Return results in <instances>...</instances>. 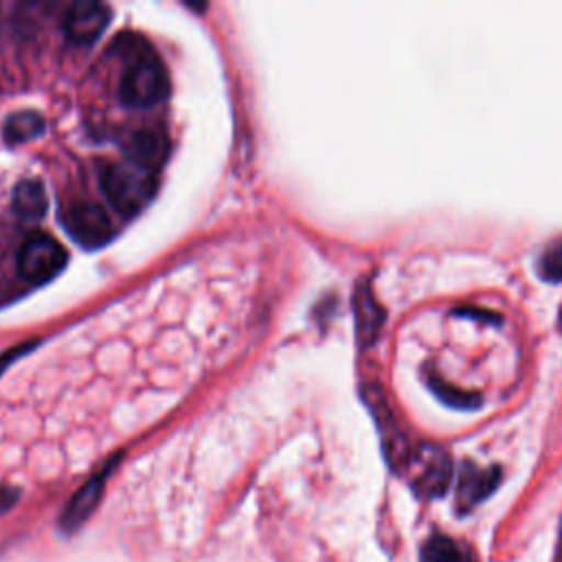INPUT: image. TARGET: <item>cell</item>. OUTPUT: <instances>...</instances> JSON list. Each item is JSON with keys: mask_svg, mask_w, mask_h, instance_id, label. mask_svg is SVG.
Listing matches in <instances>:
<instances>
[{"mask_svg": "<svg viewBox=\"0 0 562 562\" xmlns=\"http://www.w3.org/2000/svg\"><path fill=\"white\" fill-rule=\"evenodd\" d=\"M498 479H501V468L498 465L479 468V465L465 461L461 465V472H459L461 507H470V505L479 503L481 498H485L496 487Z\"/></svg>", "mask_w": 562, "mask_h": 562, "instance_id": "cell-9", "label": "cell"}, {"mask_svg": "<svg viewBox=\"0 0 562 562\" xmlns=\"http://www.w3.org/2000/svg\"><path fill=\"white\" fill-rule=\"evenodd\" d=\"M11 204H13V211L24 220L44 217L48 202H46V191H44L42 182L33 180V178L18 182L13 189Z\"/></svg>", "mask_w": 562, "mask_h": 562, "instance_id": "cell-11", "label": "cell"}, {"mask_svg": "<svg viewBox=\"0 0 562 562\" xmlns=\"http://www.w3.org/2000/svg\"><path fill=\"white\" fill-rule=\"evenodd\" d=\"M156 187V169L132 158L110 162L101 171V189L108 202L123 215L143 211L154 198Z\"/></svg>", "mask_w": 562, "mask_h": 562, "instance_id": "cell-2", "label": "cell"}, {"mask_svg": "<svg viewBox=\"0 0 562 562\" xmlns=\"http://www.w3.org/2000/svg\"><path fill=\"white\" fill-rule=\"evenodd\" d=\"M59 220L66 233L86 248L105 246L114 235V226L108 213L92 202L70 204L66 211H61Z\"/></svg>", "mask_w": 562, "mask_h": 562, "instance_id": "cell-4", "label": "cell"}, {"mask_svg": "<svg viewBox=\"0 0 562 562\" xmlns=\"http://www.w3.org/2000/svg\"><path fill=\"white\" fill-rule=\"evenodd\" d=\"M408 465H413V485L419 494L439 496L446 492L452 474V463L441 446H419L417 452H411Z\"/></svg>", "mask_w": 562, "mask_h": 562, "instance_id": "cell-5", "label": "cell"}, {"mask_svg": "<svg viewBox=\"0 0 562 562\" xmlns=\"http://www.w3.org/2000/svg\"><path fill=\"white\" fill-rule=\"evenodd\" d=\"M538 268L547 279H562V239L549 244L538 257Z\"/></svg>", "mask_w": 562, "mask_h": 562, "instance_id": "cell-15", "label": "cell"}, {"mask_svg": "<svg viewBox=\"0 0 562 562\" xmlns=\"http://www.w3.org/2000/svg\"><path fill=\"white\" fill-rule=\"evenodd\" d=\"M116 465V459L114 461H108L97 474H92L75 494L72 498L68 501L66 509L61 512L59 516V525L64 527V531H75L79 529L88 518L90 514L97 509L99 501H101V494H103V487H105V481L112 472V468Z\"/></svg>", "mask_w": 562, "mask_h": 562, "instance_id": "cell-7", "label": "cell"}, {"mask_svg": "<svg viewBox=\"0 0 562 562\" xmlns=\"http://www.w3.org/2000/svg\"><path fill=\"white\" fill-rule=\"evenodd\" d=\"M114 50L125 59V72L119 83V97L125 105L149 108L167 97V72L158 55L138 35L123 33Z\"/></svg>", "mask_w": 562, "mask_h": 562, "instance_id": "cell-1", "label": "cell"}, {"mask_svg": "<svg viewBox=\"0 0 562 562\" xmlns=\"http://www.w3.org/2000/svg\"><path fill=\"white\" fill-rule=\"evenodd\" d=\"M110 22V9L101 2L79 0L72 2L64 15V31L77 44L94 42Z\"/></svg>", "mask_w": 562, "mask_h": 562, "instance_id": "cell-8", "label": "cell"}, {"mask_svg": "<svg viewBox=\"0 0 562 562\" xmlns=\"http://www.w3.org/2000/svg\"><path fill=\"white\" fill-rule=\"evenodd\" d=\"M44 132V119L33 112V110H24V112H15L7 119L4 123V140L11 143V145H18V143H24V140H31L35 136H40Z\"/></svg>", "mask_w": 562, "mask_h": 562, "instance_id": "cell-13", "label": "cell"}, {"mask_svg": "<svg viewBox=\"0 0 562 562\" xmlns=\"http://www.w3.org/2000/svg\"><path fill=\"white\" fill-rule=\"evenodd\" d=\"M132 160L143 162L151 169H156L167 151L165 136L158 130H138L130 136V143L125 145Z\"/></svg>", "mask_w": 562, "mask_h": 562, "instance_id": "cell-10", "label": "cell"}, {"mask_svg": "<svg viewBox=\"0 0 562 562\" xmlns=\"http://www.w3.org/2000/svg\"><path fill=\"white\" fill-rule=\"evenodd\" d=\"M560 558H562V549H560Z\"/></svg>", "mask_w": 562, "mask_h": 562, "instance_id": "cell-19", "label": "cell"}, {"mask_svg": "<svg viewBox=\"0 0 562 562\" xmlns=\"http://www.w3.org/2000/svg\"><path fill=\"white\" fill-rule=\"evenodd\" d=\"M428 380H430L432 389L439 393V397L446 400V402H450V404H457V406H472L474 402H479V395H476V393L459 391V389H454L452 384L443 382V380L437 378V375H430Z\"/></svg>", "mask_w": 562, "mask_h": 562, "instance_id": "cell-16", "label": "cell"}, {"mask_svg": "<svg viewBox=\"0 0 562 562\" xmlns=\"http://www.w3.org/2000/svg\"><path fill=\"white\" fill-rule=\"evenodd\" d=\"M422 562H470L468 553L446 536H432L422 551Z\"/></svg>", "mask_w": 562, "mask_h": 562, "instance_id": "cell-14", "label": "cell"}, {"mask_svg": "<svg viewBox=\"0 0 562 562\" xmlns=\"http://www.w3.org/2000/svg\"><path fill=\"white\" fill-rule=\"evenodd\" d=\"M18 501V492L11 487H2L0 485V514H4L7 509H11Z\"/></svg>", "mask_w": 562, "mask_h": 562, "instance_id": "cell-17", "label": "cell"}, {"mask_svg": "<svg viewBox=\"0 0 562 562\" xmlns=\"http://www.w3.org/2000/svg\"><path fill=\"white\" fill-rule=\"evenodd\" d=\"M364 397H367L369 408L373 411V417L378 422L386 459L391 461L393 468L408 465V459H411L408 439H406L397 417L393 415V408L389 406L384 393L375 384H369V386H364Z\"/></svg>", "mask_w": 562, "mask_h": 562, "instance_id": "cell-6", "label": "cell"}, {"mask_svg": "<svg viewBox=\"0 0 562 562\" xmlns=\"http://www.w3.org/2000/svg\"><path fill=\"white\" fill-rule=\"evenodd\" d=\"M560 323H562V310H560Z\"/></svg>", "mask_w": 562, "mask_h": 562, "instance_id": "cell-18", "label": "cell"}, {"mask_svg": "<svg viewBox=\"0 0 562 562\" xmlns=\"http://www.w3.org/2000/svg\"><path fill=\"white\" fill-rule=\"evenodd\" d=\"M66 259L68 255L57 239L35 233L18 250V272L29 283H44L64 268Z\"/></svg>", "mask_w": 562, "mask_h": 562, "instance_id": "cell-3", "label": "cell"}, {"mask_svg": "<svg viewBox=\"0 0 562 562\" xmlns=\"http://www.w3.org/2000/svg\"><path fill=\"white\" fill-rule=\"evenodd\" d=\"M353 307H356V325H358L360 340L364 342L373 340L382 325V310L367 285H358Z\"/></svg>", "mask_w": 562, "mask_h": 562, "instance_id": "cell-12", "label": "cell"}]
</instances>
